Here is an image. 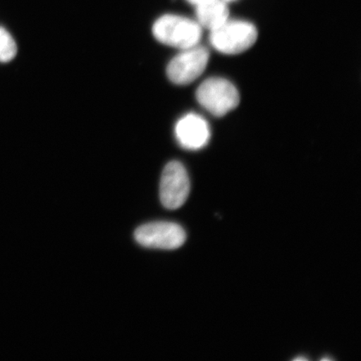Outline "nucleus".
Returning <instances> with one entry per match:
<instances>
[{
	"label": "nucleus",
	"instance_id": "f257e3e1",
	"mask_svg": "<svg viewBox=\"0 0 361 361\" xmlns=\"http://www.w3.org/2000/svg\"><path fill=\"white\" fill-rule=\"evenodd\" d=\"M152 35L158 42L182 51L200 44L202 28L197 20L166 13L153 24Z\"/></svg>",
	"mask_w": 361,
	"mask_h": 361
},
{
	"label": "nucleus",
	"instance_id": "f03ea898",
	"mask_svg": "<svg viewBox=\"0 0 361 361\" xmlns=\"http://www.w3.org/2000/svg\"><path fill=\"white\" fill-rule=\"evenodd\" d=\"M210 43L224 55H238L247 51L257 42L258 30L252 23L228 20L210 31Z\"/></svg>",
	"mask_w": 361,
	"mask_h": 361
},
{
	"label": "nucleus",
	"instance_id": "7ed1b4c3",
	"mask_svg": "<svg viewBox=\"0 0 361 361\" xmlns=\"http://www.w3.org/2000/svg\"><path fill=\"white\" fill-rule=\"evenodd\" d=\"M198 103L215 116H224L235 109L240 97L235 85L221 78H211L203 81L197 88Z\"/></svg>",
	"mask_w": 361,
	"mask_h": 361
},
{
	"label": "nucleus",
	"instance_id": "20e7f679",
	"mask_svg": "<svg viewBox=\"0 0 361 361\" xmlns=\"http://www.w3.org/2000/svg\"><path fill=\"white\" fill-rule=\"evenodd\" d=\"M209 49L200 44L192 48L182 49L178 56L169 62L166 68L171 82L178 85H186L200 78L209 64Z\"/></svg>",
	"mask_w": 361,
	"mask_h": 361
},
{
	"label": "nucleus",
	"instance_id": "39448f33",
	"mask_svg": "<svg viewBox=\"0 0 361 361\" xmlns=\"http://www.w3.org/2000/svg\"><path fill=\"white\" fill-rule=\"evenodd\" d=\"M160 200L166 209L175 210L186 202L190 192V180L185 166L178 161H170L162 171Z\"/></svg>",
	"mask_w": 361,
	"mask_h": 361
},
{
	"label": "nucleus",
	"instance_id": "423d86ee",
	"mask_svg": "<svg viewBox=\"0 0 361 361\" xmlns=\"http://www.w3.org/2000/svg\"><path fill=\"white\" fill-rule=\"evenodd\" d=\"M140 245L156 250H173L182 247L187 235L180 225L171 222H156L142 225L135 231Z\"/></svg>",
	"mask_w": 361,
	"mask_h": 361
},
{
	"label": "nucleus",
	"instance_id": "0eeeda50",
	"mask_svg": "<svg viewBox=\"0 0 361 361\" xmlns=\"http://www.w3.org/2000/svg\"><path fill=\"white\" fill-rule=\"evenodd\" d=\"M175 137L180 147L191 151L200 150L209 142V125L202 116L189 113L176 124Z\"/></svg>",
	"mask_w": 361,
	"mask_h": 361
},
{
	"label": "nucleus",
	"instance_id": "6e6552de",
	"mask_svg": "<svg viewBox=\"0 0 361 361\" xmlns=\"http://www.w3.org/2000/svg\"><path fill=\"white\" fill-rule=\"evenodd\" d=\"M196 7L197 22L202 28L214 30L229 19V10L224 0H204Z\"/></svg>",
	"mask_w": 361,
	"mask_h": 361
},
{
	"label": "nucleus",
	"instance_id": "1a4fd4ad",
	"mask_svg": "<svg viewBox=\"0 0 361 361\" xmlns=\"http://www.w3.org/2000/svg\"><path fill=\"white\" fill-rule=\"evenodd\" d=\"M17 54V44L12 35L0 26V62L6 63L13 60Z\"/></svg>",
	"mask_w": 361,
	"mask_h": 361
},
{
	"label": "nucleus",
	"instance_id": "9d476101",
	"mask_svg": "<svg viewBox=\"0 0 361 361\" xmlns=\"http://www.w3.org/2000/svg\"><path fill=\"white\" fill-rule=\"evenodd\" d=\"M187 2L189 4H192V6H196L197 4H200L202 1H204V0H186Z\"/></svg>",
	"mask_w": 361,
	"mask_h": 361
},
{
	"label": "nucleus",
	"instance_id": "9b49d317",
	"mask_svg": "<svg viewBox=\"0 0 361 361\" xmlns=\"http://www.w3.org/2000/svg\"><path fill=\"white\" fill-rule=\"evenodd\" d=\"M308 360V359L303 357V356H299V357L293 359V360H295V361H304V360Z\"/></svg>",
	"mask_w": 361,
	"mask_h": 361
},
{
	"label": "nucleus",
	"instance_id": "f8f14e48",
	"mask_svg": "<svg viewBox=\"0 0 361 361\" xmlns=\"http://www.w3.org/2000/svg\"><path fill=\"white\" fill-rule=\"evenodd\" d=\"M322 360H328L329 361V360H331V359L329 358V357H326V358L322 359Z\"/></svg>",
	"mask_w": 361,
	"mask_h": 361
},
{
	"label": "nucleus",
	"instance_id": "ddd939ff",
	"mask_svg": "<svg viewBox=\"0 0 361 361\" xmlns=\"http://www.w3.org/2000/svg\"><path fill=\"white\" fill-rule=\"evenodd\" d=\"M226 2L232 1V0H224Z\"/></svg>",
	"mask_w": 361,
	"mask_h": 361
}]
</instances>
